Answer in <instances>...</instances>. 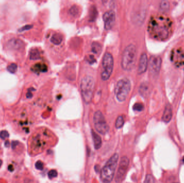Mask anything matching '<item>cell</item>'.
Masks as SVG:
<instances>
[{
	"mask_svg": "<svg viewBox=\"0 0 184 183\" xmlns=\"http://www.w3.org/2000/svg\"><path fill=\"white\" fill-rule=\"evenodd\" d=\"M171 26L169 18L164 16H157L152 17L150 20L149 30L155 38L164 40L169 37Z\"/></svg>",
	"mask_w": 184,
	"mask_h": 183,
	"instance_id": "cell-1",
	"label": "cell"
},
{
	"mask_svg": "<svg viewBox=\"0 0 184 183\" xmlns=\"http://www.w3.org/2000/svg\"><path fill=\"white\" fill-rule=\"evenodd\" d=\"M47 133L45 131L33 133L28 141L29 153L35 155L43 150L46 145Z\"/></svg>",
	"mask_w": 184,
	"mask_h": 183,
	"instance_id": "cell-2",
	"label": "cell"
},
{
	"mask_svg": "<svg viewBox=\"0 0 184 183\" xmlns=\"http://www.w3.org/2000/svg\"><path fill=\"white\" fill-rule=\"evenodd\" d=\"M118 154L115 153L108 160L101 170L100 178L104 183H110L113 179L117 168Z\"/></svg>",
	"mask_w": 184,
	"mask_h": 183,
	"instance_id": "cell-3",
	"label": "cell"
},
{
	"mask_svg": "<svg viewBox=\"0 0 184 183\" xmlns=\"http://www.w3.org/2000/svg\"><path fill=\"white\" fill-rule=\"evenodd\" d=\"M137 52L133 44H130L125 47L123 51L121 60V66L123 70L130 71L135 64Z\"/></svg>",
	"mask_w": 184,
	"mask_h": 183,
	"instance_id": "cell-4",
	"label": "cell"
},
{
	"mask_svg": "<svg viewBox=\"0 0 184 183\" xmlns=\"http://www.w3.org/2000/svg\"><path fill=\"white\" fill-rule=\"evenodd\" d=\"M94 86V80L92 76L87 75L82 79L80 89L83 99L86 104H90L92 101Z\"/></svg>",
	"mask_w": 184,
	"mask_h": 183,
	"instance_id": "cell-5",
	"label": "cell"
},
{
	"mask_svg": "<svg viewBox=\"0 0 184 183\" xmlns=\"http://www.w3.org/2000/svg\"><path fill=\"white\" fill-rule=\"evenodd\" d=\"M130 89V81L128 79H121L117 82L115 87V94L119 102L125 101Z\"/></svg>",
	"mask_w": 184,
	"mask_h": 183,
	"instance_id": "cell-6",
	"label": "cell"
},
{
	"mask_svg": "<svg viewBox=\"0 0 184 183\" xmlns=\"http://www.w3.org/2000/svg\"><path fill=\"white\" fill-rule=\"evenodd\" d=\"M102 64L103 70L101 73V79L103 81H107L110 78L114 67V58L111 54L107 52L104 54Z\"/></svg>",
	"mask_w": 184,
	"mask_h": 183,
	"instance_id": "cell-7",
	"label": "cell"
},
{
	"mask_svg": "<svg viewBox=\"0 0 184 183\" xmlns=\"http://www.w3.org/2000/svg\"><path fill=\"white\" fill-rule=\"evenodd\" d=\"M93 122L95 130L102 135H105L109 132V126L106 121L105 117L100 111L95 112L93 117Z\"/></svg>",
	"mask_w": 184,
	"mask_h": 183,
	"instance_id": "cell-8",
	"label": "cell"
},
{
	"mask_svg": "<svg viewBox=\"0 0 184 183\" xmlns=\"http://www.w3.org/2000/svg\"><path fill=\"white\" fill-rule=\"evenodd\" d=\"M129 165V160L127 156H123L121 159L118 167V171L115 176V182L121 183L125 178L126 173Z\"/></svg>",
	"mask_w": 184,
	"mask_h": 183,
	"instance_id": "cell-9",
	"label": "cell"
},
{
	"mask_svg": "<svg viewBox=\"0 0 184 183\" xmlns=\"http://www.w3.org/2000/svg\"><path fill=\"white\" fill-rule=\"evenodd\" d=\"M161 58L159 56H152L149 60V69L153 75L158 74L161 66Z\"/></svg>",
	"mask_w": 184,
	"mask_h": 183,
	"instance_id": "cell-10",
	"label": "cell"
},
{
	"mask_svg": "<svg viewBox=\"0 0 184 183\" xmlns=\"http://www.w3.org/2000/svg\"><path fill=\"white\" fill-rule=\"evenodd\" d=\"M116 15L113 10H109L103 14V20L104 22L105 28L106 30H109L112 28L115 23Z\"/></svg>",
	"mask_w": 184,
	"mask_h": 183,
	"instance_id": "cell-11",
	"label": "cell"
},
{
	"mask_svg": "<svg viewBox=\"0 0 184 183\" xmlns=\"http://www.w3.org/2000/svg\"><path fill=\"white\" fill-rule=\"evenodd\" d=\"M171 61L177 66L184 64V52L181 49H176L172 52Z\"/></svg>",
	"mask_w": 184,
	"mask_h": 183,
	"instance_id": "cell-12",
	"label": "cell"
},
{
	"mask_svg": "<svg viewBox=\"0 0 184 183\" xmlns=\"http://www.w3.org/2000/svg\"><path fill=\"white\" fill-rule=\"evenodd\" d=\"M148 65V60L146 54L143 53L141 54L138 64L137 72L140 75L143 74L146 72Z\"/></svg>",
	"mask_w": 184,
	"mask_h": 183,
	"instance_id": "cell-13",
	"label": "cell"
},
{
	"mask_svg": "<svg viewBox=\"0 0 184 183\" xmlns=\"http://www.w3.org/2000/svg\"><path fill=\"white\" fill-rule=\"evenodd\" d=\"M172 117V109L171 105L167 104L165 107L162 120L165 122H169L171 121Z\"/></svg>",
	"mask_w": 184,
	"mask_h": 183,
	"instance_id": "cell-14",
	"label": "cell"
},
{
	"mask_svg": "<svg viewBox=\"0 0 184 183\" xmlns=\"http://www.w3.org/2000/svg\"><path fill=\"white\" fill-rule=\"evenodd\" d=\"M92 137L94 142L95 149H99L101 145H102V140L100 136V135H98L97 133L95 132L94 130L92 131Z\"/></svg>",
	"mask_w": 184,
	"mask_h": 183,
	"instance_id": "cell-15",
	"label": "cell"
},
{
	"mask_svg": "<svg viewBox=\"0 0 184 183\" xmlns=\"http://www.w3.org/2000/svg\"><path fill=\"white\" fill-rule=\"evenodd\" d=\"M150 90V87L149 84L148 83H143L141 84L139 89V92L140 94L143 97L147 96L149 93Z\"/></svg>",
	"mask_w": 184,
	"mask_h": 183,
	"instance_id": "cell-16",
	"label": "cell"
},
{
	"mask_svg": "<svg viewBox=\"0 0 184 183\" xmlns=\"http://www.w3.org/2000/svg\"><path fill=\"white\" fill-rule=\"evenodd\" d=\"M51 43L56 45H58L61 43L63 41V37L59 33H54L51 37L50 39Z\"/></svg>",
	"mask_w": 184,
	"mask_h": 183,
	"instance_id": "cell-17",
	"label": "cell"
},
{
	"mask_svg": "<svg viewBox=\"0 0 184 183\" xmlns=\"http://www.w3.org/2000/svg\"><path fill=\"white\" fill-rule=\"evenodd\" d=\"M159 7L162 11H167L170 8V3L168 1L163 0L160 3Z\"/></svg>",
	"mask_w": 184,
	"mask_h": 183,
	"instance_id": "cell-18",
	"label": "cell"
},
{
	"mask_svg": "<svg viewBox=\"0 0 184 183\" xmlns=\"http://www.w3.org/2000/svg\"><path fill=\"white\" fill-rule=\"evenodd\" d=\"M101 50V47L100 44L97 42H93L92 44V51L95 54H99Z\"/></svg>",
	"mask_w": 184,
	"mask_h": 183,
	"instance_id": "cell-19",
	"label": "cell"
},
{
	"mask_svg": "<svg viewBox=\"0 0 184 183\" xmlns=\"http://www.w3.org/2000/svg\"><path fill=\"white\" fill-rule=\"evenodd\" d=\"M124 120L123 117L122 116H120L118 117L117 119L116 120L115 127L118 129L121 128L124 125Z\"/></svg>",
	"mask_w": 184,
	"mask_h": 183,
	"instance_id": "cell-20",
	"label": "cell"
},
{
	"mask_svg": "<svg viewBox=\"0 0 184 183\" xmlns=\"http://www.w3.org/2000/svg\"><path fill=\"white\" fill-rule=\"evenodd\" d=\"M40 58V54L37 49H33L31 52L30 58L32 60H37Z\"/></svg>",
	"mask_w": 184,
	"mask_h": 183,
	"instance_id": "cell-21",
	"label": "cell"
},
{
	"mask_svg": "<svg viewBox=\"0 0 184 183\" xmlns=\"http://www.w3.org/2000/svg\"><path fill=\"white\" fill-rule=\"evenodd\" d=\"M33 69L37 71H41V72H44L47 70V67L45 65H42L39 64V65H36L33 67Z\"/></svg>",
	"mask_w": 184,
	"mask_h": 183,
	"instance_id": "cell-22",
	"label": "cell"
},
{
	"mask_svg": "<svg viewBox=\"0 0 184 183\" xmlns=\"http://www.w3.org/2000/svg\"><path fill=\"white\" fill-rule=\"evenodd\" d=\"M69 13L73 16H76L79 14V8L77 5H73L69 9Z\"/></svg>",
	"mask_w": 184,
	"mask_h": 183,
	"instance_id": "cell-23",
	"label": "cell"
},
{
	"mask_svg": "<svg viewBox=\"0 0 184 183\" xmlns=\"http://www.w3.org/2000/svg\"><path fill=\"white\" fill-rule=\"evenodd\" d=\"M143 109H144L143 105L142 103H136L133 106V109L135 111H138V112L142 111Z\"/></svg>",
	"mask_w": 184,
	"mask_h": 183,
	"instance_id": "cell-24",
	"label": "cell"
},
{
	"mask_svg": "<svg viewBox=\"0 0 184 183\" xmlns=\"http://www.w3.org/2000/svg\"><path fill=\"white\" fill-rule=\"evenodd\" d=\"M144 183H155V179L150 174H148L146 176Z\"/></svg>",
	"mask_w": 184,
	"mask_h": 183,
	"instance_id": "cell-25",
	"label": "cell"
},
{
	"mask_svg": "<svg viewBox=\"0 0 184 183\" xmlns=\"http://www.w3.org/2000/svg\"><path fill=\"white\" fill-rule=\"evenodd\" d=\"M57 176H58V173L56 170H51V171H49V173H48V176L50 179H52V178L57 177Z\"/></svg>",
	"mask_w": 184,
	"mask_h": 183,
	"instance_id": "cell-26",
	"label": "cell"
},
{
	"mask_svg": "<svg viewBox=\"0 0 184 183\" xmlns=\"http://www.w3.org/2000/svg\"><path fill=\"white\" fill-rule=\"evenodd\" d=\"M36 166L38 169L41 170L43 168V164L41 161H38L37 162V163H36Z\"/></svg>",
	"mask_w": 184,
	"mask_h": 183,
	"instance_id": "cell-27",
	"label": "cell"
},
{
	"mask_svg": "<svg viewBox=\"0 0 184 183\" xmlns=\"http://www.w3.org/2000/svg\"></svg>",
	"mask_w": 184,
	"mask_h": 183,
	"instance_id": "cell-28",
	"label": "cell"
}]
</instances>
